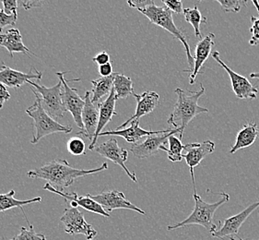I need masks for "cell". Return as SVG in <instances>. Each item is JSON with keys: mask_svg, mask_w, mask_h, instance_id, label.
Instances as JSON below:
<instances>
[{"mask_svg": "<svg viewBox=\"0 0 259 240\" xmlns=\"http://www.w3.org/2000/svg\"><path fill=\"white\" fill-rule=\"evenodd\" d=\"M107 168L108 164L104 163L101 167L95 169H78L71 167L67 160L57 159L45 164L37 169L27 172V176L32 179H45L53 188L59 191H64L66 188L72 186L76 179L88 175L103 172Z\"/></svg>", "mask_w": 259, "mask_h": 240, "instance_id": "1", "label": "cell"}, {"mask_svg": "<svg viewBox=\"0 0 259 240\" xmlns=\"http://www.w3.org/2000/svg\"><path fill=\"white\" fill-rule=\"evenodd\" d=\"M199 87L197 92L185 91L180 88L175 91L177 101L167 121L169 125L172 126L174 130H181L184 133L187 126L197 115L209 112L207 108L198 105V100L205 94V88L202 84H200Z\"/></svg>", "mask_w": 259, "mask_h": 240, "instance_id": "2", "label": "cell"}, {"mask_svg": "<svg viewBox=\"0 0 259 240\" xmlns=\"http://www.w3.org/2000/svg\"><path fill=\"white\" fill-rule=\"evenodd\" d=\"M220 195L222 196V198H220L218 202L214 204H207L206 202H204L201 197L197 194V189H194L193 197L195 199V207L193 209V212L187 219L179 222L176 225H168L167 228L169 231H171V230L185 227L187 225H202L212 234L218 229L217 225L213 221L214 214L220 206L228 203L230 201V195L228 193L222 192Z\"/></svg>", "mask_w": 259, "mask_h": 240, "instance_id": "3", "label": "cell"}, {"mask_svg": "<svg viewBox=\"0 0 259 240\" xmlns=\"http://www.w3.org/2000/svg\"><path fill=\"white\" fill-rule=\"evenodd\" d=\"M139 11L143 15H145L151 23L155 24L157 26L161 27L166 31H169L183 44V47H185L186 54H187V62L189 67L186 70H184V72L190 73L194 68V57L192 56L190 46L188 44L189 37L186 33V31L176 25L172 19L171 11L166 6L158 7L155 5V3L147 7L144 10H140Z\"/></svg>", "mask_w": 259, "mask_h": 240, "instance_id": "4", "label": "cell"}, {"mask_svg": "<svg viewBox=\"0 0 259 240\" xmlns=\"http://www.w3.org/2000/svg\"><path fill=\"white\" fill-rule=\"evenodd\" d=\"M31 91L36 96V100L33 105L26 109L27 115L33 119V134L31 143L36 144L42 138L54 133H70L72 131V128L70 126L59 124L51 115H48L47 111L41 106L39 95L34 92V90L31 89Z\"/></svg>", "mask_w": 259, "mask_h": 240, "instance_id": "5", "label": "cell"}, {"mask_svg": "<svg viewBox=\"0 0 259 240\" xmlns=\"http://www.w3.org/2000/svg\"><path fill=\"white\" fill-rule=\"evenodd\" d=\"M28 84H31L33 87L32 90L39 95L41 106L48 115H51L53 118H61L64 116L67 109L63 101V84L60 79H58V83L55 86L50 88L34 83L33 81Z\"/></svg>", "mask_w": 259, "mask_h": 240, "instance_id": "6", "label": "cell"}, {"mask_svg": "<svg viewBox=\"0 0 259 240\" xmlns=\"http://www.w3.org/2000/svg\"><path fill=\"white\" fill-rule=\"evenodd\" d=\"M60 222L65 226V232L68 235H83L88 240H93L98 232L85 220L82 213L78 208H66Z\"/></svg>", "mask_w": 259, "mask_h": 240, "instance_id": "7", "label": "cell"}, {"mask_svg": "<svg viewBox=\"0 0 259 240\" xmlns=\"http://www.w3.org/2000/svg\"><path fill=\"white\" fill-rule=\"evenodd\" d=\"M58 79L63 84V101L66 109L72 115L74 121L80 131L78 134H84L82 122V111L85 101L78 94V90L69 87L68 81L65 78V72H57Z\"/></svg>", "mask_w": 259, "mask_h": 240, "instance_id": "8", "label": "cell"}, {"mask_svg": "<svg viewBox=\"0 0 259 240\" xmlns=\"http://www.w3.org/2000/svg\"><path fill=\"white\" fill-rule=\"evenodd\" d=\"M211 57L228 73L229 77L231 78L233 93L238 99H256L258 94L257 86H254L249 82L248 78L236 73L232 68H229L228 66L221 59L219 51L211 53Z\"/></svg>", "mask_w": 259, "mask_h": 240, "instance_id": "9", "label": "cell"}, {"mask_svg": "<svg viewBox=\"0 0 259 240\" xmlns=\"http://www.w3.org/2000/svg\"><path fill=\"white\" fill-rule=\"evenodd\" d=\"M179 134V138L183 139V131L181 130H174L170 133L162 135H151L146 137L145 141L133 144L130 148V151L140 159H145L156 154L162 146L168 143L169 138L174 134Z\"/></svg>", "mask_w": 259, "mask_h": 240, "instance_id": "10", "label": "cell"}, {"mask_svg": "<svg viewBox=\"0 0 259 240\" xmlns=\"http://www.w3.org/2000/svg\"><path fill=\"white\" fill-rule=\"evenodd\" d=\"M94 151L100 155L105 157L110 161L120 166L132 181L138 182L135 173L130 172L128 168L125 166V163L128 159V151L124 148H121L115 139H110L104 143L100 144L99 146L95 147Z\"/></svg>", "mask_w": 259, "mask_h": 240, "instance_id": "11", "label": "cell"}, {"mask_svg": "<svg viewBox=\"0 0 259 240\" xmlns=\"http://www.w3.org/2000/svg\"><path fill=\"white\" fill-rule=\"evenodd\" d=\"M89 196L98 203L108 214L116 209H125L135 211L137 213L145 215V212L143 210L137 207L136 205L130 203L127 198H125L124 193L118 190H110L104 191L98 195H91Z\"/></svg>", "mask_w": 259, "mask_h": 240, "instance_id": "12", "label": "cell"}, {"mask_svg": "<svg viewBox=\"0 0 259 240\" xmlns=\"http://www.w3.org/2000/svg\"><path fill=\"white\" fill-rule=\"evenodd\" d=\"M215 143L211 141H205L200 143H188L184 147L183 157L186 159L187 166L190 169L194 189H197L194 169L202 162L207 155H209L215 151Z\"/></svg>", "mask_w": 259, "mask_h": 240, "instance_id": "13", "label": "cell"}, {"mask_svg": "<svg viewBox=\"0 0 259 240\" xmlns=\"http://www.w3.org/2000/svg\"><path fill=\"white\" fill-rule=\"evenodd\" d=\"M258 207L259 201H257L254 204L249 205L248 207H246L238 214L233 215L224 221H220L219 225H222V226L216 230L214 233H212L211 235L213 237H218V238H224L227 236L230 237L233 235H237L241 226L248 218L250 214L254 213V211L257 209Z\"/></svg>", "mask_w": 259, "mask_h": 240, "instance_id": "14", "label": "cell"}, {"mask_svg": "<svg viewBox=\"0 0 259 240\" xmlns=\"http://www.w3.org/2000/svg\"><path fill=\"white\" fill-rule=\"evenodd\" d=\"M44 189H47L51 191L53 193L57 194L59 196H61L62 198H65L66 202H68L70 204V206L73 208H78L81 207L83 209L94 213V214L102 215L104 217H110V214H108L105 210L93 198H91L88 195L86 196H78L76 192L73 193H67L64 191H59L55 188H53L50 184L47 183L44 187Z\"/></svg>", "mask_w": 259, "mask_h": 240, "instance_id": "15", "label": "cell"}, {"mask_svg": "<svg viewBox=\"0 0 259 240\" xmlns=\"http://www.w3.org/2000/svg\"><path fill=\"white\" fill-rule=\"evenodd\" d=\"M41 78L42 73L33 67L28 73H23L19 70L12 69L6 65H4L2 69H0V84L14 89H20L24 84H28L33 79L41 81Z\"/></svg>", "mask_w": 259, "mask_h": 240, "instance_id": "16", "label": "cell"}, {"mask_svg": "<svg viewBox=\"0 0 259 240\" xmlns=\"http://www.w3.org/2000/svg\"><path fill=\"white\" fill-rule=\"evenodd\" d=\"M215 46V34L208 33L206 36L197 43L195 48V57H194V68L190 72L189 76V84L193 85L196 83V78L200 70L203 68L204 64L207 61L209 55H211L212 48Z\"/></svg>", "mask_w": 259, "mask_h": 240, "instance_id": "17", "label": "cell"}, {"mask_svg": "<svg viewBox=\"0 0 259 240\" xmlns=\"http://www.w3.org/2000/svg\"><path fill=\"white\" fill-rule=\"evenodd\" d=\"M133 96L135 97L137 103H138L135 114L126 120L122 125L119 126L116 130H123L132 121L140 120V117L149 115L151 112H153V110L158 106L159 102H160V95L155 92L147 91L141 94H134Z\"/></svg>", "mask_w": 259, "mask_h": 240, "instance_id": "18", "label": "cell"}, {"mask_svg": "<svg viewBox=\"0 0 259 240\" xmlns=\"http://www.w3.org/2000/svg\"><path fill=\"white\" fill-rule=\"evenodd\" d=\"M174 131V129H169L165 131H146L141 129L140 127V120H135L130 123L128 128H125L123 130H115V131H104L102 132L99 137L103 136H119L124 139L125 141L130 143L136 144L139 141L144 138V137H149L151 135H158V134H166L170 133L171 131Z\"/></svg>", "mask_w": 259, "mask_h": 240, "instance_id": "19", "label": "cell"}, {"mask_svg": "<svg viewBox=\"0 0 259 240\" xmlns=\"http://www.w3.org/2000/svg\"><path fill=\"white\" fill-rule=\"evenodd\" d=\"M117 97L114 93V88L112 90L109 96L104 100V102H102L101 104H98L99 107V123L97 130L95 132L94 141L91 142V144L89 145V150H94V148L96 147V142L98 140L99 136L103 132L104 127L109 123L110 121L113 118L114 115H117V113L115 112V105H116V101Z\"/></svg>", "mask_w": 259, "mask_h": 240, "instance_id": "20", "label": "cell"}, {"mask_svg": "<svg viewBox=\"0 0 259 240\" xmlns=\"http://www.w3.org/2000/svg\"><path fill=\"white\" fill-rule=\"evenodd\" d=\"M85 105L82 111V122L84 125V134L86 138L92 141H94L95 132L99 123V107L92 101L91 92L85 93Z\"/></svg>", "mask_w": 259, "mask_h": 240, "instance_id": "21", "label": "cell"}, {"mask_svg": "<svg viewBox=\"0 0 259 240\" xmlns=\"http://www.w3.org/2000/svg\"><path fill=\"white\" fill-rule=\"evenodd\" d=\"M258 135V127L255 122H249L243 126V128L238 131L235 142L229 151V153L234 154L239 150L251 146L255 142Z\"/></svg>", "mask_w": 259, "mask_h": 240, "instance_id": "22", "label": "cell"}, {"mask_svg": "<svg viewBox=\"0 0 259 240\" xmlns=\"http://www.w3.org/2000/svg\"><path fill=\"white\" fill-rule=\"evenodd\" d=\"M0 47L6 48L10 53L11 58H13L14 53L32 54L22 42L21 31L18 29H11L5 33L0 34ZM32 55L35 56L34 54Z\"/></svg>", "mask_w": 259, "mask_h": 240, "instance_id": "23", "label": "cell"}, {"mask_svg": "<svg viewBox=\"0 0 259 240\" xmlns=\"http://www.w3.org/2000/svg\"><path fill=\"white\" fill-rule=\"evenodd\" d=\"M14 196H15V190L13 189H11V191L8 193H0V213L6 212L8 210L13 209V208H20L24 214V217L28 222V225H30V222L27 219L26 214L23 210V206L28 204H34V203H41V197L22 201V199H17Z\"/></svg>", "mask_w": 259, "mask_h": 240, "instance_id": "24", "label": "cell"}, {"mask_svg": "<svg viewBox=\"0 0 259 240\" xmlns=\"http://www.w3.org/2000/svg\"><path fill=\"white\" fill-rule=\"evenodd\" d=\"M115 73L110 77H101L92 81L93 90L91 92L92 101L95 105H98L99 101L103 99L105 96H109L113 87H114V79Z\"/></svg>", "mask_w": 259, "mask_h": 240, "instance_id": "25", "label": "cell"}, {"mask_svg": "<svg viewBox=\"0 0 259 240\" xmlns=\"http://www.w3.org/2000/svg\"><path fill=\"white\" fill-rule=\"evenodd\" d=\"M113 88L117 99H126L130 95L135 94L132 79L124 74L115 73Z\"/></svg>", "mask_w": 259, "mask_h": 240, "instance_id": "26", "label": "cell"}, {"mask_svg": "<svg viewBox=\"0 0 259 240\" xmlns=\"http://www.w3.org/2000/svg\"><path fill=\"white\" fill-rule=\"evenodd\" d=\"M185 20L191 24L195 31V35L197 38L202 39V33L200 31L201 23H207V19L202 15V13L198 10V7L195 6L193 9H185L184 10Z\"/></svg>", "mask_w": 259, "mask_h": 240, "instance_id": "27", "label": "cell"}, {"mask_svg": "<svg viewBox=\"0 0 259 240\" xmlns=\"http://www.w3.org/2000/svg\"><path fill=\"white\" fill-rule=\"evenodd\" d=\"M169 148L162 146L161 148V151H164L168 154V159L172 163L181 162L183 160V151L184 147L182 143V140L180 138H177L175 135L171 136L168 141Z\"/></svg>", "mask_w": 259, "mask_h": 240, "instance_id": "28", "label": "cell"}, {"mask_svg": "<svg viewBox=\"0 0 259 240\" xmlns=\"http://www.w3.org/2000/svg\"><path fill=\"white\" fill-rule=\"evenodd\" d=\"M11 240H47L44 234L37 233L32 225H29V228L21 227V231Z\"/></svg>", "mask_w": 259, "mask_h": 240, "instance_id": "29", "label": "cell"}, {"mask_svg": "<svg viewBox=\"0 0 259 240\" xmlns=\"http://www.w3.org/2000/svg\"><path fill=\"white\" fill-rule=\"evenodd\" d=\"M67 149L68 152L72 155L80 156L86 153V145L85 142L81 138L78 137H72L68 140L67 143Z\"/></svg>", "mask_w": 259, "mask_h": 240, "instance_id": "30", "label": "cell"}, {"mask_svg": "<svg viewBox=\"0 0 259 240\" xmlns=\"http://www.w3.org/2000/svg\"><path fill=\"white\" fill-rule=\"evenodd\" d=\"M222 7L223 11L226 13L233 12L238 13L241 10L247 5V0H216Z\"/></svg>", "mask_w": 259, "mask_h": 240, "instance_id": "31", "label": "cell"}, {"mask_svg": "<svg viewBox=\"0 0 259 240\" xmlns=\"http://www.w3.org/2000/svg\"><path fill=\"white\" fill-rule=\"evenodd\" d=\"M18 20L17 15H9L4 10L0 9V32L7 26H14Z\"/></svg>", "mask_w": 259, "mask_h": 240, "instance_id": "32", "label": "cell"}, {"mask_svg": "<svg viewBox=\"0 0 259 240\" xmlns=\"http://www.w3.org/2000/svg\"><path fill=\"white\" fill-rule=\"evenodd\" d=\"M252 27L250 28V32L252 33V37L249 41L251 46H257L259 45V18L254 16L251 17Z\"/></svg>", "mask_w": 259, "mask_h": 240, "instance_id": "33", "label": "cell"}, {"mask_svg": "<svg viewBox=\"0 0 259 240\" xmlns=\"http://www.w3.org/2000/svg\"><path fill=\"white\" fill-rule=\"evenodd\" d=\"M3 10L9 15H17L18 14V5L19 1L16 0H3L2 1Z\"/></svg>", "mask_w": 259, "mask_h": 240, "instance_id": "34", "label": "cell"}, {"mask_svg": "<svg viewBox=\"0 0 259 240\" xmlns=\"http://www.w3.org/2000/svg\"><path fill=\"white\" fill-rule=\"evenodd\" d=\"M163 5L166 6L171 12H175L176 14H182L184 13V7L182 1H172V0H162Z\"/></svg>", "mask_w": 259, "mask_h": 240, "instance_id": "35", "label": "cell"}, {"mask_svg": "<svg viewBox=\"0 0 259 240\" xmlns=\"http://www.w3.org/2000/svg\"><path fill=\"white\" fill-rule=\"evenodd\" d=\"M127 4L131 8H134L138 11H140V10H144L149 6L154 4V1H152V0H128Z\"/></svg>", "mask_w": 259, "mask_h": 240, "instance_id": "36", "label": "cell"}, {"mask_svg": "<svg viewBox=\"0 0 259 240\" xmlns=\"http://www.w3.org/2000/svg\"><path fill=\"white\" fill-rule=\"evenodd\" d=\"M110 59H111V58H110L109 54L105 52V51H103V52L99 53L98 55H96L93 58V61L96 63L100 67V66H103V65H105L107 63H110Z\"/></svg>", "mask_w": 259, "mask_h": 240, "instance_id": "37", "label": "cell"}, {"mask_svg": "<svg viewBox=\"0 0 259 240\" xmlns=\"http://www.w3.org/2000/svg\"><path fill=\"white\" fill-rule=\"evenodd\" d=\"M11 99V94L5 85L0 84V109L3 108L4 104L8 100Z\"/></svg>", "mask_w": 259, "mask_h": 240, "instance_id": "38", "label": "cell"}, {"mask_svg": "<svg viewBox=\"0 0 259 240\" xmlns=\"http://www.w3.org/2000/svg\"><path fill=\"white\" fill-rule=\"evenodd\" d=\"M99 73L100 75L102 76V77H110V76H112L113 74H114V69H113V65H112V63H107V64H105V65H103V66H100L99 67Z\"/></svg>", "mask_w": 259, "mask_h": 240, "instance_id": "39", "label": "cell"}, {"mask_svg": "<svg viewBox=\"0 0 259 240\" xmlns=\"http://www.w3.org/2000/svg\"><path fill=\"white\" fill-rule=\"evenodd\" d=\"M19 4L23 6L25 10H30L32 8H36L40 6L44 5V2L41 1H19Z\"/></svg>", "mask_w": 259, "mask_h": 240, "instance_id": "40", "label": "cell"}, {"mask_svg": "<svg viewBox=\"0 0 259 240\" xmlns=\"http://www.w3.org/2000/svg\"><path fill=\"white\" fill-rule=\"evenodd\" d=\"M250 78L259 79V72H254V73L250 74Z\"/></svg>", "mask_w": 259, "mask_h": 240, "instance_id": "41", "label": "cell"}, {"mask_svg": "<svg viewBox=\"0 0 259 240\" xmlns=\"http://www.w3.org/2000/svg\"><path fill=\"white\" fill-rule=\"evenodd\" d=\"M229 238H230V240H245L243 239V238H241V237H239V236H235V237H233V236H230Z\"/></svg>", "mask_w": 259, "mask_h": 240, "instance_id": "42", "label": "cell"}, {"mask_svg": "<svg viewBox=\"0 0 259 240\" xmlns=\"http://www.w3.org/2000/svg\"><path fill=\"white\" fill-rule=\"evenodd\" d=\"M253 4H254V6H255V8H256V10H257V11H258V13H259L258 2H257V1H254V0H253Z\"/></svg>", "mask_w": 259, "mask_h": 240, "instance_id": "43", "label": "cell"}, {"mask_svg": "<svg viewBox=\"0 0 259 240\" xmlns=\"http://www.w3.org/2000/svg\"><path fill=\"white\" fill-rule=\"evenodd\" d=\"M4 67V64H2V63H0V69H2Z\"/></svg>", "mask_w": 259, "mask_h": 240, "instance_id": "44", "label": "cell"}]
</instances>
